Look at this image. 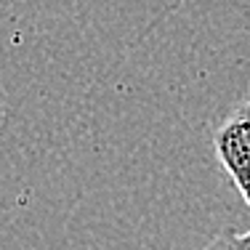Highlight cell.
I'll list each match as a JSON object with an SVG mask.
<instances>
[{
  "label": "cell",
  "instance_id": "obj_1",
  "mask_svg": "<svg viewBox=\"0 0 250 250\" xmlns=\"http://www.w3.org/2000/svg\"><path fill=\"white\" fill-rule=\"evenodd\" d=\"M213 146L226 176L250 205V96L213 130Z\"/></svg>",
  "mask_w": 250,
  "mask_h": 250
},
{
  "label": "cell",
  "instance_id": "obj_2",
  "mask_svg": "<svg viewBox=\"0 0 250 250\" xmlns=\"http://www.w3.org/2000/svg\"><path fill=\"white\" fill-rule=\"evenodd\" d=\"M202 250H250V231L237 234V231H224L213 242H208Z\"/></svg>",
  "mask_w": 250,
  "mask_h": 250
}]
</instances>
